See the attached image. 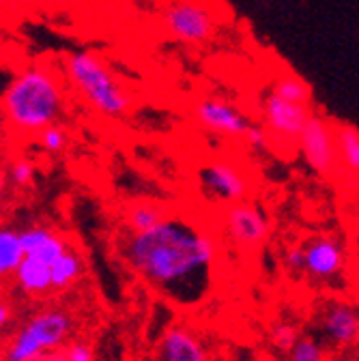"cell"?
<instances>
[{
  "mask_svg": "<svg viewBox=\"0 0 359 361\" xmlns=\"http://www.w3.org/2000/svg\"><path fill=\"white\" fill-rule=\"evenodd\" d=\"M217 252L213 233L183 215H164L123 243L133 274L178 305H196L211 293Z\"/></svg>",
  "mask_w": 359,
  "mask_h": 361,
  "instance_id": "1",
  "label": "cell"
},
{
  "mask_svg": "<svg viewBox=\"0 0 359 361\" xmlns=\"http://www.w3.org/2000/svg\"><path fill=\"white\" fill-rule=\"evenodd\" d=\"M0 108L11 129L35 135L43 127L59 123L65 110V88L61 75L43 63L20 71L0 97Z\"/></svg>",
  "mask_w": 359,
  "mask_h": 361,
  "instance_id": "2",
  "label": "cell"
},
{
  "mask_svg": "<svg viewBox=\"0 0 359 361\" xmlns=\"http://www.w3.org/2000/svg\"><path fill=\"white\" fill-rule=\"evenodd\" d=\"M65 73L75 93L106 118H123L131 110V97L112 69L93 50H73L65 56Z\"/></svg>",
  "mask_w": 359,
  "mask_h": 361,
  "instance_id": "3",
  "label": "cell"
},
{
  "mask_svg": "<svg viewBox=\"0 0 359 361\" xmlns=\"http://www.w3.org/2000/svg\"><path fill=\"white\" fill-rule=\"evenodd\" d=\"M73 331L71 314L59 307L41 310L18 329L7 344L5 361H39L48 353L61 348Z\"/></svg>",
  "mask_w": 359,
  "mask_h": 361,
  "instance_id": "4",
  "label": "cell"
},
{
  "mask_svg": "<svg viewBox=\"0 0 359 361\" xmlns=\"http://www.w3.org/2000/svg\"><path fill=\"white\" fill-rule=\"evenodd\" d=\"M162 24L168 35L185 45H202L215 39L217 18L200 0H170L162 11Z\"/></svg>",
  "mask_w": 359,
  "mask_h": 361,
  "instance_id": "5",
  "label": "cell"
},
{
  "mask_svg": "<svg viewBox=\"0 0 359 361\" xmlns=\"http://www.w3.org/2000/svg\"><path fill=\"white\" fill-rule=\"evenodd\" d=\"M297 149L301 151L305 164L319 176L331 178L338 174L340 164L334 142V125L327 118L312 112L299 133Z\"/></svg>",
  "mask_w": 359,
  "mask_h": 361,
  "instance_id": "6",
  "label": "cell"
},
{
  "mask_svg": "<svg viewBox=\"0 0 359 361\" xmlns=\"http://www.w3.org/2000/svg\"><path fill=\"white\" fill-rule=\"evenodd\" d=\"M260 112H262V127L267 129L269 138L274 142L286 145L288 149H295L299 133L312 114V106L284 102L274 93H267L262 97Z\"/></svg>",
  "mask_w": 359,
  "mask_h": 361,
  "instance_id": "7",
  "label": "cell"
},
{
  "mask_svg": "<svg viewBox=\"0 0 359 361\" xmlns=\"http://www.w3.org/2000/svg\"><path fill=\"white\" fill-rule=\"evenodd\" d=\"M198 183L207 198L221 204H235L250 196V180L245 172L229 159H215L202 166L198 170Z\"/></svg>",
  "mask_w": 359,
  "mask_h": 361,
  "instance_id": "8",
  "label": "cell"
},
{
  "mask_svg": "<svg viewBox=\"0 0 359 361\" xmlns=\"http://www.w3.org/2000/svg\"><path fill=\"white\" fill-rule=\"evenodd\" d=\"M224 226H226L231 241L243 252H256L269 239V221L264 213L256 204L245 200L231 204Z\"/></svg>",
  "mask_w": 359,
  "mask_h": 361,
  "instance_id": "9",
  "label": "cell"
},
{
  "mask_svg": "<svg viewBox=\"0 0 359 361\" xmlns=\"http://www.w3.org/2000/svg\"><path fill=\"white\" fill-rule=\"evenodd\" d=\"M194 114H196L198 125H202L205 129L221 133V135H235V138L237 135H243L252 123L248 114H243L233 102L213 97V95L198 99L194 106Z\"/></svg>",
  "mask_w": 359,
  "mask_h": 361,
  "instance_id": "10",
  "label": "cell"
},
{
  "mask_svg": "<svg viewBox=\"0 0 359 361\" xmlns=\"http://www.w3.org/2000/svg\"><path fill=\"white\" fill-rule=\"evenodd\" d=\"M346 264L344 247L334 237H317L303 247V274L312 280H334Z\"/></svg>",
  "mask_w": 359,
  "mask_h": 361,
  "instance_id": "11",
  "label": "cell"
},
{
  "mask_svg": "<svg viewBox=\"0 0 359 361\" xmlns=\"http://www.w3.org/2000/svg\"><path fill=\"white\" fill-rule=\"evenodd\" d=\"M157 361H209V353L192 329L170 327L159 340Z\"/></svg>",
  "mask_w": 359,
  "mask_h": 361,
  "instance_id": "12",
  "label": "cell"
},
{
  "mask_svg": "<svg viewBox=\"0 0 359 361\" xmlns=\"http://www.w3.org/2000/svg\"><path fill=\"white\" fill-rule=\"evenodd\" d=\"M321 329L327 340L338 348H348L357 340V312L348 303H331L321 321Z\"/></svg>",
  "mask_w": 359,
  "mask_h": 361,
  "instance_id": "13",
  "label": "cell"
},
{
  "mask_svg": "<svg viewBox=\"0 0 359 361\" xmlns=\"http://www.w3.org/2000/svg\"><path fill=\"white\" fill-rule=\"evenodd\" d=\"M18 286L26 295H46L52 290L50 282V267L32 256H24L18 269L13 271Z\"/></svg>",
  "mask_w": 359,
  "mask_h": 361,
  "instance_id": "14",
  "label": "cell"
},
{
  "mask_svg": "<svg viewBox=\"0 0 359 361\" xmlns=\"http://www.w3.org/2000/svg\"><path fill=\"white\" fill-rule=\"evenodd\" d=\"M334 142L338 153V164L351 172L353 180L359 174V129L355 125H336Z\"/></svg>",
  "mask_w": 359,
  "mask_h": 361,
  "instance_id": "15",
  "label": "cell"
},
{
  "mask_svg": "<svg viewBox=\"0 0 359 361\" xmlns=\"http://www.w3.org/2000/svg\"><path fill=\"white\" fill-rule=\"evenodd\" d=\"M82 269H84L82 258H80L75 252L67 250L59 260H54V262L50 264V282H52V290H65V288H69L73 282L80 280Z\"/></svg>",
  "mask_w": 359,
  "mask_h": 361,
  "instance_id": "16",
  "label": "cell"
},
{
  "mask_svg": "<svg viewBox=\"0 0 359 361\" xmlns=\"http://www.w3.org/2000/svg\"><path fill=\"white\" fill-rule=\"evenodd\" d=\"M269 93H274L276 97H280L284 102H293V104H303V106L312 104L310 86L295 73H280L274 80L272 88H269Z\"/></svg>",
  "mask_w": 359,
  "mask_h": 361,
  "instance_id": "17",
  "label": "cell"
},
{
  "mask_svg": "<svg viewBox=\"0 0 359 361\" xmlns=\"http://www.w3.org/2000/svg\"><path fill=\"white\" fill-rule=\"evenodd\" d=\"M22 258L24 250L20 245V233L11 228H0V278L13 276Z\"/></svg>",
  "mask_w": 359,
  "mask_h": 361,
  "instance_id": "18",
  "label": "cell"
},
{
  "mask_svg": "<svg viewBox=\"0 0 359 361\" xmlns=\"http://www.w3.org/2000/svg\"><path fill=\"white\" fill-rule=\"evenodd\" d=\"M166 213L162 211V207L153 204V202H133L127 209V228L129 233H140L151 228L153 224H157Z\"/></svg>",
  "mask_w": 359,
  "mask_h": 361,
  "instance_id": "19",
  "label": "cell"
},
{
  "mask_svg": "<svg viewBox=\"0 0 359 361\" xmlns=\"http://www.w3.org/2000/svg\"><path fill=\"white\" fill-rule=\"evenodd\" d=\"M39 361H95V350L88 342L73 340V342H65L61 348L48 353Z\"/></svg>",
  "mask_w": 359,
  "mask_h": 361,
  "instance_id": "20",
  "label": "cell"
},
{
  "mask_svg": "<svg viewBox=\"0 0 359 361\" xmlns=\"http://www.w3.org/2000/svg\"><path fill=\"white\" fill-rule=\"evenodd\" d=\"M288 359L291 361H325V350L314 338L297 336V340L288 348Z\"/></svg>",
  "mask_w": 359,
  "mask_h": 361,
  "instance_id": "21",
  "label": "cell"
},
{
  "mask_svg": "<svg viewBox=\"0 0 359 361\" xmlns=\"http://www.w3.org/2000/svg\"><path fill=\"white\" fill-rule=\"evenodd\" d=\"M37 135V142L43 151H48V153H61L65 151L67 142H69V135L65 131V127H61L59 123H52L48 127H43L41 131L35 133Z\"/></svg>",
  "mask_w": 359,
  "mask_h": 361,
  "instance_id": "22",
  "label": "cell"
},
{
  "mask_svg": "<svg viewBox=\"0 0 359 361\" xmlns=\"http://www.w3.org/2000/svg\"><path fill=\"white\" fill-rule=\"evenodd\" d=\"M67 250H69V243H67L61 235L52 233V235L48 237L46 243H43L39 250H35L32 254H28V256H32V258H37V260H41V262H46V264L50 267V264H52L54 260H59Z\"/></svg>",
  "mask_w": 359,
  "mask_h": 361,
  "instance_id": "23",
  "label": "cell"
},
{
  "mask_svg": "<svg viewBox=\"0 0 359 361\" xmlns=\"http://www.w3.org/2000/svg\"><path fill=\"white\" fill-rule=\"evenodd\" d=\"M32 178H35V166L24 157L16 159L7 170V180H11L16 188H28L32 183Z\"/></svg>",
  "mask_w": 359,
  "mask_h": 361,
  "instance_id": "24",
  "label": "cell"
},
{
  "mask_svg": "<svg viewBox=\"0 0 359 361\" xmlns=\"http://www.w3.org/2000/svg\"><path fill=\"white\" fill-rule=\"evenodd\" d=\"M52 235L50 228H43V226H35V228H26L20 233V245L24 250V256L32 254L35 250H39L43 243L48 241V237Z\"/></svg>",
  "mask_w": 359,
  "mask_h": 361,
  "instance_id": "25",
  "label": "cell"
},
{
  "mask_svg": "<svg viewBox=\"0 0 359 361\" xmlns=\"http://www.w3.org/2000/svg\"><path fill=\"white\" fill-rule=\"evenodd\" d=\"M243 138H245L248 147L258 151V153H267L269 149H272V138H269V133H267V129L262 125L250 123V127L243 133Z\"/></svg>",
  "mask_w": 359,
  "mask_h": 361,
  "instance_id": "26",
  "label": "cell"
},
{
  "mask_svg": "<svg viewBox=\"0 0 359 361\" xmlns=\"http://www.w3.org/2000/svg\"><path fill=\"white\" fill-rule=\"evenodd\" d=\"M297 327L295 325H291V323H280V325H276V329H274V342H276V346L278 348H284V350H288L291 348V344L297 340Z\"/></svg>",
  "mask_w": 359,
  "mask_h": 361,
  "instance_id": "27",
  "label": "cell"
},
{
  "mask_svg": "<svg viewBox=\"0 0 359 361\" xmlns=\"http://www.w3.org/2000/svg\"><path fill=\"white\" fill-rule=\"evenodd\" d=\"M284 262L293 274H303V247H288L284 254Z\"/></svg>",
  "mask_w": 359,
  "mask_h": 361,
  "instance_id": "28",
  "label": "cell"
},
{
  "mask_svg": "<svg viewBox=\"0 0 359 361\" xmlns=\"http://www.w3.org/2000/svg\"><path fill=\"white\" fill-rule=\"evenodd\" d=\"M9 321H11V307H9V303L0 301V331L9 325Z\"/></svg>",
  "mask_w": 359,
  "mask_h": 361,
  "instance_id": "29",
  "label": "cell"
},
{
  "mask_svg": "<svg viewBox=\"0 0 359 361\" xmlns=\"http://www.w3.org/2000/svg\"><path fill=\"white\" fill-rule=\"evenodd\" d=\"M7 172H3L0 170V202H3V196H5V190H7Z\"/></svg>",
  "mask_w": 359,
  "mask_h": 361,
  "instance_id": "30",
  "label": "cell"
},
{
  "mask_svg": "<svg viewBox=\"0 0 359 361\" xmlns=\"http://www.w3.org/2000/svg\"><path fill=\"white\" fill-rule=\"evenodd\" d=\"M3 3H13V5H22V7H32L39 0H3Z\"/></svg>",
  "mask_w": 359,
  "mask_h": 361,
  "instance_id": "31",
  "label": "cell"
},
{
  "mask_svg": "<svg viewBox=\"0 0 359 361\" xmlns=\"http://www.w3.org/2000/svg\"><path fill=\"white\" fill-rule=\"evenodd\" d=\"M104 3H106V0H104Z\"/></svg>",
  "mask_w": 359,
  "mask_h": 361,
  "instance_id": "32",
  "label": "cell"
}]
</instances>
